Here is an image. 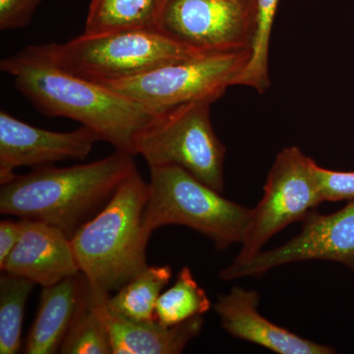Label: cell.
<instances>
[{
  "label": "cell",
  "mask_w": 354,
  "mask_h": 354,
  "mask_svg": "<svg viewBox=\"0 0 354 354\" xmlns=\"http://www.w3.org/2000/svg\"><path fill=\"white\" fill-rule=\"evenodd\" d=\"M212 307L206 291L200 288L189 268L183 267L176 283L158 297L156 304V321L164 327H171L203 316Z\"/></svg>",
  "instance_id": "obj_18"
},
{
  "label": "cell",
  "mask_w": 354,
  "mask_h": 354,
  "mask_svg": "<svg viewBox=\"0 0 354 354\" xmlns=\"http://www.w3.org/2000/svg\"><path fill=\"white\" fill-rule=\"evenodd\" d=\"M133 157L115 150L88 164L46 165L25 176L16 174L1 184L0 213L48 223L72 239L137 171Z\"/></svg>",
  "instance_id": "obj_2"
},
{
  "label": "cell",
  "mask_w": 354,
  "mask_h": 354,
  "mask_svg": "<svg viewBox=\"0 0 354 354\" xmlns=\"http://www.w3.org/2000/svg\"><path fill=\"white\" fill-rule=\"evenodd\" d=\"M59 353L113 354L109 330L91 301L90 283L87 297L65 335Z\"/></svg>",
  "instance_id": "obj_20"
},
{
  "label": "cell",
  "mask_w": 354,
  "mask_h": 354,
  "mask_svg": "<svg viewBox=\"0 0 354 354\" xmlns=\"http://www.w3.org/2000/svg\"><path fill=\"white\" fill-rule=\"evenodd\" d=\"M99 135L86 127L55 132L32 127L0 111V184L16 176L22 167H46L64 160H82L90 155Z\"/></svg>",
  "instance_id": "obj_11"
},
{
  "label": "cell",
  "mask_w": 354,
  "mask_h": 354,
  "mask_svg": "<svg viewBox=\"0 0 354 354\" xmlns=\"http://www.w3.org/2000/svg\"><path fill=\"white\" fill-rule=\"evenodd\" d=\"M171 266L148 268L106 298L109 308L121 317L137 323L155 324L156 304L162 290L171 281Z\"/></svg>",
  "instance_id": "obj_17"
},
{
  "label": "cell",
  "mask_w": 354,
  "mask_h": 354,
  "mask_svg": "<svg viewBox=\"0 0 354 354\" xmlns=\"http://www.w3.org/2000/svg\"><path fill=\"white\" fill-rule=\"evenodd\" d=\"M324 202L354 200V171H335L317 167Z\"/></svg>",
  "instance_id": "obj_22"
},
{
  "label": "cell",
  "mask_w": 354,
  "mask_h": 354,
  "mask_svg": "<svg viewBox=\"0 0 354 354\" xmlns=\"http://www.w3.org/2000/svg\"><path fill=\"white\" fill-rule=\"evenodd\" d=\"M165 0H92L83 34L158 30Z\"/></svg>",
  "instance_id": "obj_16"
},
{
  "label": "cell",
  "mask_w": 354,
  "mask_h": 354,
  "mask_svg": "<svg viewBox=\"0 0 354 354\" xmlns=\"http://www.w3.org/2000/svg\"><path fill=\"white\" fill-rule=\"evenodd\" d=\"M0 69L13 77L18 91L41 113L78 121L101 141L133 156L137 135L165 109L64 71L35 46L2 59Z\"/></svg>",
  "instance_id": "obj_1"
},
{
  "label": "cell",
  "mask_w": 354,
  "mask_h": 354,
  "mask_svg": "<svg viewBox=\"0 0 354 354\" xmlns=\"http://www.w3.org/2000/svg\"><path fill=\"white\" fill-rule=\"evenodd\" d=\"M258 30L251 50L250 60L239 79V86H246L264 94L270 88L269 51L272 26L279 0H257Z\"/></svg>",
  "instance_id": "obj_21"
},
{
  "label": "cell",
  "mask_w": 354,
  "mask_h": 354,
  "mask_svg": "<svg viewBox=\"0 0 354 354\" xmlns=\"http://www.w3.org/2000/svg\"><path fill=\"white\" fill-rule=\"evenodd\" d=\"M35 46L55 66L102 85L134 78L169 62L201 55L176 44L158 30L82 34L64 44Z\"/></svg>",
  "instance_id": "obj_5"
},
{
  "label": "cell",
  "mask_w": 354,
  "mask_h": 354,
  "mask_svg": "<svg viewBox=\"0 0 354 354\" xmlns=\"http://www.w3.org/2000/svg\"><path fill=\"white\" fill-rule=\"evenodd\" d=\"M22 234V220H4L0 223V264L6 261L9 254L19 241Z\"/></svg>",
  "instance_id": "obj_24"
},
{
  "label": "cell",
  "mask_w": 354,
  "mask_h": 354,
  "mask_svg": "<svg viewBox=\"0 0 354 354\" xmlns=\"http://www.w3.org/2000/svg\"><path fill=\"white\" fill-rule=\"evenodd\" d=\"M149 183L138 171L71 239L79 269L94 288L118 291L149 267L144 225Z\"/></svg>",
  "instance_id": "obj_3"
},
{
  "label": "cell",
  "mask_w": 354,
  "mask_h": 354,
  "mask_svg": "<svg viewBox=\"0 0 354 354\" xmlns=\"http://www.w3.org/2000/svg\"><path fill=\"white\" fill-rule=\"evenodd\" d=\"M43 0H0V29L24 28Z\"/></svg>",
  "instance_id": "obj_23"
},
{
  "label": "cell",
  "mask_w": 354,
  "mask_h": 354,
  "mask_svg": "<svg viewBox=\"0 0 354 354\" xmlns=\"http://www.w3.org/2000/svg\"><path fill=\"white\" fill-rule=\"evenodd\" d=\"M109 295L90 283L91 301L109 330L113 354H179L201 334L203 316L171 327H164L158 322L137 323L111 311L106 304Z\"/></svg>",
  "instance_id": "obj_14"
},
{
  "label": "cell",
  "mask_w": 354,
  "mask_h": 354,
  "mask_svg": "<svg viewBox=\"0 0 354 354\" xmlns=\"http://www.w3.org/2000/svg\"><path fill=\"white\" fill-rule=\"evenodd\" d=\"M251 50L201 53L176 60L127 80L102 84L134 101L167 109L184 102H215L239 79Z\"/></svg>",
  "instance_id": "obj_7"
},
{
  "label": "cell",
  "mask_w": 354,
  "mask_h": 354,
  "mask_svg": "<svg viewBox=\"0 0 354 354\" xmlns=\"http://www.w3.org/2000/svg\"><path fill=\"white\" fill-rule=\"evenodd\" d=\"M317 167L298 147H288L277 155L234 264L252 259L274 235L304 221L324 202Z\"/></svg>",
  "instance_id": "obj_8"
},
{
  "label": "cell",
  "mask_w": 354,
  "mask_h": 354,
  "mask_svg": "<svg viewBox=\"0 0 354 354\" xmlns=\"http://www.w3.org/2000/svg\"><path fill=\"white\" fill-rule=\"evenodd\" d=\"M150 172L144 213L149 232L183 225L208 237L216 250L241 243L252 209L230 201L180 167H152Z\"/></svg>",
  "instance_id": "obj_4"
},
{
  "label": "cell",
  "mask_w": 354,
  "mask_h": 354,
  "mask_svg": "<svg viewBox=\"0 0 354 354\" xmlns=\"http://www.w3.org/2000/svg\"><path fill=\"white\" fill-rule=\"evenodd\" d=\"M158 30L199 53L251 50L257 0H165Z\"/></svg>",
  "instance_id": "obj_9"
},
{
  "label": "cell",
  "mask_w": 354,
  "mask_h": 354,
  "mask_svg": "<svg viewBox=\"0 0 354 354\" xmlns=\"http://www.w3.org/2000/svg\"><path fill=\"white\" fill-rule=\"evenodd\" d=\"M35 283L1 272L0 276V354L19 353L28 298Z\"/></svg>",
  "instance_id": "obj_19"
},
{
  "label": "cell",
  "mask_w": 354,
  "mask_h": 354,
  "mask_svg": "<svg viewBox=\"0 0 354 354\" xmlns=\"http://www.w3.org/2000/svg\"><path fill=\"white\" fill-rule=\"evenodd\" d=\"M209 101L184 102L158 114L134 141L149 167H180L218 192L225 188L227 149L216 136Z\"/></svg>",
  "instance_id": "obj_6"
},
{
  "label": "cell",
  "mask_w": 354,
  "mask_h": 354,
  "mask_svg": "<svg viewBox=\"0 0 354 354\" xmlns=\"http://www.w3.org/2000/svg\"><path fill=\"white\" fill-rule=\"evenodd\" d=\"M88 281L82 272L43 288L36 319L26 339L24 353H59L77 312L88 295Z\"/></svg>",
  "instance_id": "obj_15"
},
{
  "label": "cell",
  "mask_w": 354,
  "mask_h": 354,
  "mask_svg": "<svg viewBox=\"0 0 354 354\" xmlns=\"http://www.w3.org/2000/svg\"><path fill=\"white\" fill-rule=\"evenodd\" d=\"M22 220V234L1 272L21 277L46 288L80 272L71 239L62 230L41 223Z\"/></svg>",
  "instance_id": "obj_12"
},
{
  "label": "cell",
  "mask_w": 354,
  "mask_h": 354,
  "mask_svg": "<svg viewBox=\"0 0 354 354\" xmlns=\"http://www.w3.org/2000/svg\"><path fill=\"white\" fill-rule=\"evenodd\" d=\"M302 221L297 236L245 263H232L220 272L221 281L261 277L281 266L311 260L339 263L354 272V200L329 215L312 212Z\"/></svg>",
  "instance_id": "obj_10"
},
{
  "label": "cell",
  "mask_w": 354,
  "mask_h": 354,
  "mask_svg": "<svg viewBox=\"0 0 354 354\" xmlns=\"http://www.w3.org/2000/svg\"><path fill=\"white\" fill-rule=\"evenodd\" d=\"M257 291L234 286L218 295L214 309L223 329L236 339L279 354H333L335 348L310 341L268 320L259 312Z\"/></svg>",
  "instance_id": "obj_13"
}]
</instances>
